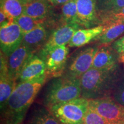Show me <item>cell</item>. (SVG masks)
<instances>
[{
    "mask_svg": "<svg viewBox=\"0 0 124 124\" xmlns=\"http://www.w3.org/2000/svg\"><path fill=\"white\" fill-rule=\"evenodd\" d=\"M46 80L18 82L1 112L5 124H21Z\"/></svg>",
    "mask_w": 124,
    "mask_h": 124,
    "instance_id": "cell-1",
    "label": "cell"
},
{
    "mask_svg": "<svg viewBox=\"0 0 124 124\" xmlns=\"http://www.w3.org/2000/svg\"><path fill=\"white\" fill-rule=\"evenodd\" d=\"M116 70L104 71L91 68L80 78L81 97L87 100L112 97L120 78Z\"/></svg>",
    "mask_w": 124,
    "mask_h": 124,
    "instance_id": "cell-2",
    "label": "cell"
},
{
    "mask_svg": "<svg viewBox=\"0 0 124 124\" xmlns=\"http://www.w3.org/2000/svg\"><path fill=\"white\" fill-rule=\"evenodd\" d=\"M80 97V79L64 75L54 78L46 87L43 97V104L49 109L55 105Z\"/></svg>",
    "mask_w": 124,
    "mask_h": 124,
    "instance_id": "cell-3",
    "label": "cell"
},
{
    "mask_svg": "<svg viewBox=\"0 0 124 124\" xmlns=\"http://www.w3.org/2000/svg\"><path fill=\"white\" fill-rule=\"evenodd\" d=\"M89 108V100L80 97L49 108L62 124H83Z\"/></svg>",
    "mask_w": 124,
    "mask_h": 124,
    "instance_id": "cell-4",
    "label": "cell"
},
{
    "mask_svg": "<svg viewBox=\"0 0 124 124\" xmlns=\"http://www.w3.org/2000/svg\"><path fill=\"white\" fill-rule=\"evenodd\" d=\"M89 108L110 124H124V106L111 96L89 100Z\"/></svg>",
    "mask_w": 124,
    "mask_h": 124,
    "instance_id": "cell-5",
    "label": "cell"
},
{
    "mask_svg": "<svg viewBox=\"0 0 124 124\" xmlns=\"http://www.w3.org/2000/svg\"><path fill=\"white\" fill-rule=\"evenodd\" d=\"M80 25L77 23L65 24L55 30L51 34L40 52L39 56L42 59L51 51L69 43Z\"/></svg>",
    "mask_w": 124,
    "mask_h": 124,
    "instance_id": "cell-6",
    "label": "cell"
},
{
    "mask_svg": "<svg viewBox=\"0 0 124 124\" xmlns=\"http://www.w3.org/2000/svg\"><path fill=\"white\" fill-rule=\"evenodd\" d=\"M69 54V47L64 46L54 49L44 57L46 78L62 77L66 70Z\"/></svg>",
    "mask_w": 124,
    "mask_h": 124,
    "instance_id": "cell-7",
    "label": "cell"
},
{
    "mask_svg": "<svg viewBox=\"0 0 124 124\" xmlns=\"http://www.w3.org/2000/svg\"><path fill=\"white\" fill-rule=\"evenodd\" d=\"M99 48L91 46L85 48L72 59L64 75L80 78L92 67L93 60Z\"/></svg>",
    "mask_w": 124,
    "mask_h": 124,
    "instance_id": "cell-8",
    "label": "cell"
},
{
    "mask_svg": "<svg viewBox=\"0 0 124 124\" xmlns=\"http://www.w3.org/2000/svg\"><path fill=\"white\" fill-rule=\"evenodd\" d=\"M24 34L18 25L13 22L0 28L1 51L9 57L23 42Z\"/></svg>",
    "mask_w": 124,
    "mask_h": 124,
    "instance_id": "cell-9",
    "label": "cell"
},
{
    "mask_svg": "<svg viewBox=\"0 0 124 124\" xmlns=\"http://www.w3.org/2000/svg\"><path fill=\"white\" fill-rule=\"evenodd\" d=\"M33 51L23 43L8 57V68L10 77L17 81L21 71L33 56Z\"/></svg>",
    "mask_w": 124,
    "mask_h": 124,
    "instance_id": "cell-10",
    "label": "cell"
},
{
    "mask_svg": "<svg viewBox=\"0 0 124 124\" xmlns=\"http://www.w3.org/2000/svg\"><path fill=\"white\" fill-rule=\"evenodd\" d=\"M45 62L40 56L33 55L21 71L18 78L19 82L46 80Z\"/></svg>",
    "mask_w": 124,
    "mask_h": 124,
    "instance_id": "cell-11",
    "label": "cell"
},
{
    "mask_svg": "<svg viewBox=\"0 0 124 124\" xmlns=\"http://www.w3.org/2000/svg\"><path fill=\"white\" fill-rule=\"evenodd\" d=\"M8 57L1 51L0 69V105L4 109L9 97L17 86V81L10 77L8 68Z\"/></svg>",
    "mask_w": 124,
    "mask_h": 124,
    "instance_id": "cell-12",
    "label": "cell"
},
{
    "mask_svg": "<svg viewBox=\"0 0 124 124\" xmlns=\"http://www.w3.org/2000/svg\"><path fill=\"white\" fill-rule=\"evenodd\" d=\"M78 24L89 28L100 24L97 0H77Z\"/></svg>",
    "mask_w": 124,
    "mask_h": 124,
    "instance_id": "cell-13",
    "label": "cell"
},
{
    "mask_svg": "<svg viewBox=\"0 0 124 124\" xmlns=\"http://www.w3.org/2000/svg\"><path fill=\"white\" fill-rule=\"evenodd\" d=\"M118 62V55L112 46H103L96 53L91 68L104 71L116 70Z\"/></svg>",
    "mask_w": 124,
    "mask_h": 124,
    "instance_id": "cell-14",
    "label": "cell"
},
{
    "mask_svg": "<svg viewBox=\"0 0 124 124\" xmlns=\"http://www.w3.org/2000/svg\"><path fill=\"white\" fill-rule=\"evenodd\" d=\"M104 31V26L99 25L93 28L79 29L76 31L68 46L70 47H80L89 44L98 37Z\"/></svg>",
    "mask_w": 124,
    "mask_h": 124,
    "instance_id": "cell-15",
    "label": "cell"
},
{
    "mask_svg": "<svg viewBox=\"0 0 124 124\" xmlns=\"http://www.w3.org/2000/svg\"><path fill=\"white\" fill-rule=\"evenodd\" d=\"M102 25L104 31L97 40L103 46H108L124 33V20L108 21Z\"/></svg>",
    "mask_w": 124,
    "mask_h": 124,
    "instance_id": "cell-16",
    "label": "cell"
},
{
    "mask_svg": "<svg viewBox=\"0 0 124 124\" xmlns=\"http://www.w3.org/2000/svg\"><path fill=\"white\" fill-rule=\"evenodd\" d=\"M51 3L49 0H33L25 5L23 15L35 18L44 20L52 9Z\"/></svg>",
    "mask_w": 124,
    "mask_h": 124,
    "instance_id": "cell-17",
    "label": "cell"
},
{
    "mask_svg": "<svg viewBox=\"0 0 124 124\" xmlns=\"http://www.w3.org/2000/svg\"><path fill=\"white\" fill-rule=\"evenodd\" d=\"M47 31L43 25H40L33 30L28 32L24 35L23 44L28 46L33 51L39 48L40 46L44 44L47 41Z\"/></svg>",
    "mask_w": 124,
    "mask_h": 124,
    "instance_id": "cell-18",
    "label": "cell"
},
{
    "mask_svg": "<svg viewBox=\"0 0 124 124\" xmlns=\"http://www.w3.org/2000/svg\"><path fill=\"white\" fill-rule=\"evenodd\" d=\"M124 8V0H97L99 21L103 17L117 12Z\"/></svg>",
    "mask_w": 124,
    "mask_h": 124,
    "instance_id": "cell-19",
    "label": "cell"
},
{
    "mask_svg": "<svg viewBox=\"0 0 124 124\" xmlns=\"http://www.w3.org/2000/svg\"><path fill=\"white\" fill-rule=\"evenodd\" d=\"M27 0H1V9L14 20L23 15Z\"/></svg>",
    "mask_w": 124,
    "mask_h": 124,
    "instance_id": "cell-20",
    "label": "cell"
},
{
    "mask_svg": "<svg viewBox=\"0 0 124 124\" xmlns=\"http://www.w3.org/2000/svg\"><path fill=\"white\" fill-rule=\"evenodd\" d=\"M31 124H62L46 107L36 109L31 119Z\"/></svg>",
    "mask_w": 124,
    "mask_h": 124,
    "instance_id": "cell-21",
    "label": "cell"
},
{
    "mask_svg": "<svg viewBox=\"0 0 124 124\" xmlns=\"http://www.w3.org/2000/svg\"><path fill=\"white\" fill-rule=\"evenodd\" d=\"M62 16L65 24H78L77 0H71L62 6Z\"/></svg>",
    "mask_w": 124,
    "mask_h": 124,
    "instance_id": "cell-22",
    "label": "cell"
},
{
    "mask_svg": "<svg viewBox=\"0 0 124 124\" xmlns=\"http://www.w3.org/2000/svg\"><path fill=\"white\" fill-rule=\"evenodd\" d=\"M15 22L18 25L24 35L25 34L39 26L40 25L43 24L44 20H36L27 15H23L20 17L15 20Z\"/></svg>",
    "mask_w": 124,
    "mask_h": 124,
    "instance_id": "cell-23",
    "label": "cell"
},
{
    "mask_svg": "<svg viewBox=\"0 0 124 124\" xmlns=\"http://www.w3.org/2000/svg\"><path fill=\"white\" fill-rule=\"evenodd\" d=\"M83 124H110L95 111L89 108Z\"/></svg>",
    "mask_w": 124,
    "mask_h": 124,
    "instance_id": "cell-24",
    "label": "cell"
},
{
    "mask_svg": "<svg viewBox=\"0 0 124 124\" xmlns=\"http://www.w3.org/2000/svg\"><path fill=\"white\" fill-rule=\"evenodd\" d=\"M112 97L117 102L124 106V77L120 78L114 90Z\"/></svg>",
    "mask_w": 124,
    "mask_h": 124,
    "instance_id": "cell-25",
    "label": "cell"
},
{
    "mask_svg": "<svg viewBox=\"0 0 124 124\" xmlns=\"http://www.w3.org/2000/svg\"><path fill=\"white\" fill-rule=\"evenodd\" d=\"M112 48L118 55L119 62L124 63V36L113 43Z\"/></svg>",
    "mask_w": 124,
    "mask_h": 124,
    "instance_id": "cell-26",
    "label": "cell"
},
{
    "mask_svg": "<svg viewBox=\"0 0 124 124\" xmlns=\"http://www.w3.org/2000/svg\"><path fill=\"white\" fill-rule=\"evenodd\" d=\"M116 20H124V8L119 11L103 17L100 20V24L101 23V24L100 25H102L108 21H114Z\"/></svg>",
    "mask_w": 124,
    "mask_h": 124,
    "instance_id": "cell-27",
    "label": "cell"
},
{
    "mask_svg": "<svg viewBox=\"0 0 124 124\" xmlns=\"http://www.w3.org/2000/svg\"><path fill=\"white\" fill-rule=\"evenodd\" d=\"M15 22V20L13 18L10 17L3 11L2 9L0 10V24L1 27L8 25Z\"/></svg>",
    "mask_w": 124,
    "mask_h": 124,
    "instance_id": "cell-28",
    "label": "cell"
},
{
    "mask_svg": "<svg viewBox=\"0 0 124 124\" xmlns=\"http://www.w3.org/2000/svg\"><path fill=\"white\" fill-rule=\"evenodd\" d=\"M51 4L55 6H62L71 0H49Z\"/></svg>",
    "mask_w": 124,
    "mask_h": 124,
    "instance_id": "cell-29",
    "label": "cell"
},
{
    "mask_svg": "<svg viewBox=\"0 0 124 124\" xmlns=\"http://www.w3.org/2000/svg\"><path fill=\"white\" fill-rule=\"evenodd\" d=\"M33 1V0H28V2H29V1Z\"/></svg>",
    "mask_w": 124,
    "mask_h": 124,
    "instance_id": "cell-30",
    "label": "cell"
},
{
    "mask_svg": "<svg viewBox=\"0 0 124 124\" xmlns=\"http://www.w3.org/2000/svg\"><path fill=\"white\" fill-rule=\"evenodd\" d=\"M27 1H28V0H27Z\"/></svg>",
    "mask_w": 124,
    "mask_h": 124,
    "instance_id": "cell-31",
    "label": "cell"
}]
</instances>
